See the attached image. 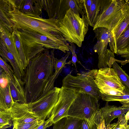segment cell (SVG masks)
Masks as SVG:
<instances>
[{"label": "cell", "mask_w": 129, "mask_h": 129, "mask_svg": "<svg viewBox=\"0 0 129 129\" xmlns=\"http://www.w3.org/2000/svg\"><path fill=\"white\" fill-rule=\"evenodd\" d=\"M66 119V117L63 118L54 123L53 129H62Z\"/></svg>", "instance_id": "cell-38"}, {"label": "cell", "mask_w": 129, "mask_h": 129, "mask_svg": "<svg viewBox=\"0 0 129 129\" xmlns=\"http://www.w3.org/2000/svg\"><path fill=\"white\" fill-rule=\"evenodd\" d=\"M12 118L10 112L0 110V129H5L10 127Z\"/></svg>", "instance_id": "cell-30"}, {"label": "cell", "mask_w": 129, "mask_h": 129, "mask_svg": "<svg viewBox=\"0 0 129 129\" xmlns=\"http://www.w3.org/2000/svg\"><path fill=\"white\" fill-rule=\"evenodd\" d=\"M115 71L116 73L120 80L125 86L129 90V77L128 75L115 61L112 64Z\"/></svg>", "instance_id": "cell-27"}, {"label": "cell", "mask_w": 129, "mask_h": 129, "mask_svg": "<svg viewBox=\"0 0 129 129\" xmlns=\"http://www.w3.org/2000/svg\"><path fill=\"white\" fill-rule=\"evenodd\" d=\"M82 119L68 117L62 129H81Z\"/></svg>", "instance_id": "cell-29"}, {"label": "cell", "mask_w": 129, "mask_h": 129, "mask_svg": "<svg viewBox=\"0 0 129 129\" xmlns=\"http://www.w3.org/2000/svg\"><path fill=\"white\" fill-rule=\"evenodd\" d=\"M101 93L109 95H122L129 93V90L126 89L122 91L107 86H104L99 88Z\"/></svg>", "instance_id": "cell-32"}, {"label": "cell", "mask_w": 129, "mask_h": 129, "mask_svg": "<svg viewBox=\"0 0 129 129\" xmlns=\"http://www.w3.org/2000/svg\"><path fill=\"white\" fill-rule=\"evenodd\" d=\"M10 78L3 71L0 74V110L8 111L14 102L11 97L10 88Z\"/></svg>", "instance_id": "cell-15"}, {"label": "cell", "mask_w": 129, "mask_h": 129, "mask_svg": "<svg viewBox=\"0 0 129 129\" xmlns=\"http://www.w3.org/2000/svg\"><path fill=\"white\" fill-rule=\"evenodd\" d=\"M45 120H40L30 123H13V126L16 129H29L39 123L43 122Z\"/></svg>", "instance_id": "cell-34"}, {"label": "cell", "mask_w": 129, "mask_h": 129, "mask_svg": "<svg viewBox=\"0 0 129 129\" xmlns=\"http://www.w3.org/2000/svg\"><path fill=\"white\" fill-rule=\"evenodd\" d=\"M101 3L102 0H92L89 12L87 15L84 17L88 25L93 27L100 11Z\"/></svg>", "instance_id": "cell-24"}, {"label": "cell", "mask_w": 129, "mask_h": 129, "mask_svg": "<svg viewBox=\"0 0 129 129\" xmlns=\"http://www.w3.org/2000/svg\"><path fill=\"white\" fill-rule=\"evenodd\" d=\"M12 36L18 52L22 67L24 70L28 64L23 44L18 30L14 28Z\"/></svg>", "instance_id": "cell-23"}, {"label": "cell", "mask_w": 129, "mask_h": 129, "mask_svg": "<svg viewBox=\"0 0 129 129\" xmlns=\"http://www.w3.org/2000/svg\"><path fill=\"white\" fill-rule=\"evenodd\" d=\"M79 92L69 108L68 116L87 120L99 110V101L85 92Z\"/></svg>", "instance_id": "cell-8"}, {"label": "cell", "mask_w": 129, "mask_h": 129, "mask_svg": "<svg viewBox=\"0 0 129 129\" xmlns=\"http://www.w3.org/2000/svg\"><path fill=\"white\" fill-rule=\"evenodd\" d=\"M53 124L52 118L50 117L48 119L44 121L40 125L37 129H46L51 126Z\"/></svg>", "instance_id": "cell-37"}, {"label": "cell", "mask_w": 129, "mask_h": 129, "mask_svg": "<svg viewBox=\"0 0 129 129\" xmlns=\"http://www.w3.org/2000/svg\"><path fill=\"white\" fill-rule=\"evenodd\" d=\"M92 3V0H83V12L85 16L88 13Z\"/></svg>", "instance_id": "cell-36"}, {"label": "cell", "mask_w": 129, "mask_h": 129, "mask_svg": "<svg viewBox=\"0 0 129 129\" xmlns=\"http://www.w3.org/2000/svg\"><path fill=\"white\" fill-rule=\"evenodd\" d=\"M100 121L99 110L88 119H82L81 129H97Z\"/></svg>", "instance_id": "cell-25"}, {"label": "cell", "mask_w": 129, "mask_h": 129, "mask_svg": "<svg viewBox=\"0 0 129 129\" xmlns=\"http://www.w3.org/2000/svg\"><path fill=\"white\" fill-rule=\"evenodd\" d=\"M97 41L93 50L98 55V66L99 69L107 67L111 59L114 58V53L107 49L109 42L110 31L103 27L98 28L94 30Z\"/></svg>", "instance_id": "cell-9"}, {"label": "cell", "mask_w": 129, "mask_h": 129, "mask_svg": "<svg viewBox=\"0 0 129 129\" xmlns=\"http://www.w3.org/2000/svg\"><path fill=\"white\" fill-rule=\"evenodd\" d=\"M0 56L6 62H9L10 63L12 66L14 75L17 78L20 79L22 76L16 61L0 37Z\"/></svg>", "instance_id": "cell-21"}, {"label": "cell", "mask_w": 129, "mask_h": 129, "mask_svg": "<svg viewBox=\"0 0 129 129\" xmlns=\"http://www.w3.org/2000/svg\"><path fill=\"white\" fill-rule=\"evenodd\" d=\"M17 30L28 63L35 55L46 49H58L64 53L70 51L69 44L64 39L54 40L33 31Z\"/></svg>", "instance_id": "cell-3"}, {"label": "cell", "mask_w": 129, "mask_h": 129, "mask_svg": "<svg viewBox=\"0 0 129 129\" xmlns=\"http://www.w3.org/2000/svg\"><path fill=\"white\" fill-rule=\"evenodd\" d=\"M61 88H54L44 96L30 103L33 112L40 119L44 120L49 118L59 99Z\"/></svg>", "instance_id": "cell-10"}, {"label": "cell", "mask_w": 129, "mask_h": 129, "mask_svg": "<svg viewBox=\"0 0 129 129\" xmlns=\"http://www.w3.org/2000/svg\"><path fill=\"white\" fill-rule=\"evenodd\" d=\"M70 54V52L67 51L66 54L60 59L55 57L54 63V72L49 78L44 88L42 94L39 98L44 96L54 88L55 81L61 72L65 65L67 64L66 61Z\"/></svg>", "instance_id": "cell-18"}, {"label": "cell", "mask_w": 129, "mask_h": 129, "mask_svg": "<svg viewBox=\"0 0 129 129\" xmlns=\"http://www.w3.org/2000/svg\"><path fill=\"white\" fill-rule=\"evenodd\" d=\"M54 49H46L29 61L24 70V89L27 103H32L42 94L50 78L54 73Z\"/></svg>", "instance_id": "cell-1"}, {"label": "cell", "mask_w": 129, "mask_h": 129, "mask_svg": "<svg viewBox=\"0 0 129 129\" xmlns=\"http://www.w3.org/2000/svg\"><path fill=\"white\" fill-rule=\"evenodd\" d=\"M105 106L99 109L100 120H104L107 126L114 119L119 118L128 111L129 106L123 105L117 107L108 105L107 102Z\"/></svg>", "instance_id": "cell-16"}, {"label": "cell", "mask_w": 129, "mask_h": 129, "mask_svg": "<svg viewBox=\"0 0 129 129\" xmlns=\"http://www.w3.org/2000/svg\"><path fill=\"white\" fill-rule=\"evenodd\" d=\"M15 81L13 82L9 80L10 93L14 102L20 103H27L25 99L24 83L21 79H18L15 76Z\"/></svg>", "instance_id": "cell-19"}, {"label": "cell", "mask_w": 129, "mask_h": 129, "mask_svg": "<svg viewBox=\"0 0 129 129\" xmlns=\"http://www.w3.org/2000/svg\"><path fill=\"white\" fill-rule=\"evenodd\" d=\"M98 72L97 70L94 69L84 74L77 73L76 76L72 75L70 73L62 80V87L83 91L99 101L101 93L94 81Z\"/></svg>", "instance_id": "cell-6"}, {"label": "cell", "mask_w": 129, "mask_h": 129, "mask_svg": "<svg viewBox=\"0 0 129 129\" xmlns=\"http://www.w3.org/2000/svg\"><path fill=\"white\" fill-rule=\"evenodd\" d=\"M101 98L103 101L108 102L114 101H129V93L124 95H113L101 93Z\"/></svg>", "instance_id": "cell-31"}, {"label": "cell", "mask_w": 129, "mask_h": 129, "mask_svg": "<svg viewBox=\"0 0 129 129\" xmlns=\"http://www.w3.org/2000/svg\"><path fill=\"white\" fill-rule=\"evenodd\" d=\"M12 129H16L15 127L14 126H13V127Z\"/></svg>", "instance_id": "cell-42"}, {"label": "cell", "mask_w": 129, "mask_h": 129, "mask_svg": "<svg viewBox=\"0 0 129 129\" xmlns=\"http://www.w3.org/2000/svg\"><path fill=\"white\" fill-rule=\"evenodd\" d=\"M129 25V13H128L120 22L111 31L115 44L117 39Z\"/></svg>", "instance_id": "cell-28"}, {"label": "cell", "mask_w": 129, "mask_h": 129, "mask_svg": "<svg viewBox=\"0 0 129 129\" xmlns=\"http://www.w3.org/2000/svg\"><path fill=\"white\" fill-rule=\"evenodd\" d=\"M15 7L13 0H0V32L9 36L12 35L14 29L11 12Z\"/></svg>", "instance_id": "cell-14"}, {"label": "cell", "mask_w": 129, "mask_h": 129, "mask_svg": "<svg viewBox=\"0 0 129 129\" xmlns=\"http://www.w3.org/2000/svg\"><path fill=\"white\" fill-rule=\"evenodd\" d=\"M128 13V0H102L100 11L93 30L103 27L111 31Z\"/></svg>", "instance_id": "cell-4"}, {"label": "cell", "mask_w": 129, "mask_h": 129, "mask_svg": "<svg viewBox=\"0 0 129 129\" xmlns=\"http://www.w3.org/2000/svg\"><path fill=\"white\" fill-rule=\"evenodd\" d=\"M97 129H106V126L105 124L104 120L102 121L100 120Z\"/></svg>", "instance_id": "cell-39"}, {"label": "cell", "mask_w": 129, "mask_h": 129, "mask_svg": "<svg viewBox=\"0 0 129 129\" xmlns=\"http://www.w3.org/2000/svg\"><path fill=\"white\" fill-rule=\"evenodd\" d=\"M57 25L66 41L75 44L79 47L81 46L88 30L89 25L84 16L81 17L80 15L70 9L63 18L58 20Z\"/></svg>", "instance_id": "cell-5"}, {"label": "cell", "mask_w": 129, "mask_h": 129, "mask_svg": "<svg viewBox=\"0 0 129 129\" xmlns=\"http://www.w3.org/2000/svg\"><path fill=\"white\" fill-rule=\"evenodd\" d=\"M83 0H38L42 9L47 13L49 19L58 20L62 19L67 11L71 9L76 14L84 16Z\"/></svg>", "instance_id": "cell-7"}, {"label": "cell", "mask_w": 129, "mask_h": 129, "mask_svg": "<svg viewBox=\"0 0 129 129\" xmlns=\"http://www.w3.org/2000/svg\"><path fill=\"white\" fill-rule=\"evenodd\" d=\"M43 122L39 123L35 126H34L29 129H37L38 127Z\"/></svg>", "instance_id": "cell-40"}, {"label": "cell", "mask_w": 129, "mask_h": 129, "mask_svg": "<svg viewBox=\"0 0 129 129\" xmlns=\"http://www.w3.org/2000/svg\"><path fill=\"white\" fill-rule=\"evenodd\" d=\"M117 55L129 60V25L126 27L116 42Z\"/></svg>", "instance_id": "cell-20"}, {"label": "cell", "mask_w": 129, "mask_h": 129, "mask_svg": "<svg viewBox=\"0 0 129 129\" xmlns=\"http://www.w3.org/2000/svg\"><path fill=\"white\" fill-rule=\"evenodd\" d=\"M70 43L71 45H69L68 47L69 50H70L72 53V57L71 60L67 63V64H70L71 63H72L75 66L76 69H77L76 65L77 62H78V63H80L82 65L80 61L77 59V56L75 51V45L73 44V43Z\"/></svg>", "instance_id": "cell-35"}, {"label": "cell", "mask_w": 129, "mask_h": 129, "mask_svg": "<svg viewBox=\"0 0 129 129\" xmlns=\"http://www.w3.org/2000/svg\"><path fill=\"white\" fill-rule=\"evenodd\" d=\"M3 71L4 70L3 69L0 67V74H1Z\"/></svg>", "instance_id": "cell-41"}, {"label": "cell", "mask_w": 129, "mask_h": 129, "mask_svg": "<svg viewBox=\"0 0 129 129\" xmlns=\"http://www.w3.org/2000/svg\"><path fill=\"white\" fill-rule=\"evenodd\" d=\"M15 8L28 16L39 18L42 9L38 0H13Z\"/></svg>", "instance_id": "cell-17"}, {"label": "cell", "mask_w": 129, "mask_h": 129, "mask_svg": "<svg viewBox=\"0 0 129 129\" xmlns=\"http://www.w3.org/2000/svg\"><path fill=\"white\" fill-rule=\"evenodd\" d=\"M11 14L14 28L33 31L54 40L64 39L59 31L57 20L30 16L22 13L15 7Z\"/></svg>", "instance_id": "cell-2"}, {"label": "cell", "mask_w": 129, "mask_h": 129, "mask_svg": "<svg viewBox=\"0 0 129 129\" xmlns=\"http://www.w3.org/2000/svg\"><path fill=\"white\" fill-rule=\"evenodd\" d=\"M9 111L13 123H30L41 120L33 112L30 103L14 102Z\"/></svg>", "instance_id": "cell-13"}, {"label": "cell", "mask_w": 129, "mask_h": 129, "mask_svg": "<svg viewBox=\"0 0 129 129\" xmlns=\"http://www.w3.org/2000/svg\"><path fill=\"white\" fill-rule=\"evenodd\" d=\"M128 120L129 111L118 118L116 122L110 123L106 126V129H129Z\"/></svg>", "instance_id": "cell-26"}, {"label": "cell", "mask_w": 129, "mask_h": 129, "mask_svg": "<svg viewBox=\"0 0 129 129\" xmlns=\"http://www.w3.org/2000/svg\"><path fill=\"white\" fill-rule=\"evenodd\" d=\"M79 91L62 87L59 94L58 100L50 115L53 123L68 116V111Z\"/></svg>", "instance_id": "cell-11"}, {"label": "cell", "mask_w": 129, "mask_h": 129, "mask_svg": "<svg viewBox=\"0 0 129 129\" xmlns=\"http://www.w3.org/2000/svg\"><path fill=\"white\" fill-rule=\"evenodd\" d=\"M0 67L6 73L7 76L13 82L15 81L14 72L12 67L0 56Z\"/></svg>", "instance_id": "cell-33"}, {"label": "cell", "mask_w": 129, "mask_h": 129, "mask_svg": "<svg viewBox=\"0 0 129 129\" xmlns=\"http://www.w3.org/2000/svg\"><path fill=\"white\" fill-rule=\"evenodd\" d=\"M94 81L98 88L107 86L122 91L126 89L112 68L99 69Z\"/></svg>", "instance_id": "cell-12"}, {"label": "cell", "mask_w": 129, "mask_h": 129, "mask_svg": "<svg viewBox=\"0 0 129 129\" xmlns=\"http://www.w3.org/2000/svg\"><path fill=\"white\" fill-rule=\"evenodd\" d=\"M0 37L15 58L19 68L22 76L23 77L24 71L22 68L19 55L12 35L9 36L4 32H0Z\"/></svg>", "instance_id": "cell-22"}]
</instances>
